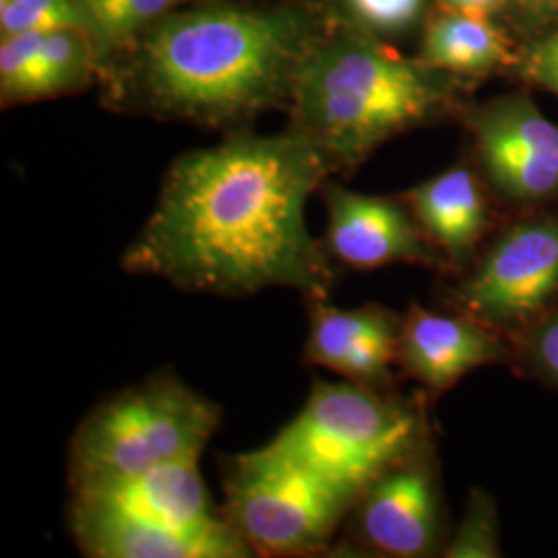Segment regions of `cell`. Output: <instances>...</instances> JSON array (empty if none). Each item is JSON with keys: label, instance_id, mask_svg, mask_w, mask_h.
<instances>
[{"label": "cell", "instance_id": "d6986e66", "mask_svg": "<svg viewBox=\"0 0 558 558\" xmlns=\"http://www.w3.org/2000/svg\"><path fill=\"white\" fill-rule=\"evenodd\" d=\"M442 557L447 558H497L500 557L499 519L493 499L474 488L465 505L463 518Z\"/></svg>", "mask_w": 558, "mask_h": 558}, {"label": "cell", "instance_id": "7a4b0ae2", "mask_svg": "<svg viewBox=\"0 0 558 558\" xmlns=\"http://www.w3.org/2000/svg\"><path fill=\"white\" fill-rule=\"evenodd\" d=\"M331 17L313 4L199 2L170 11L101 59L106 108L239 131L286 108L300 64Z\"/></svg>", "mask_w": 558, "mask_h": 558}, {"label": "cell", "instance_id": "6da1fadb", "mask_svg": "<svg viewBox=\"0 0 558 558\" xmlns=\"http://www.w3.org/2000/svg\"><path fill=\"white\" fill-rule=\"evenodd\" d=\"M319 151L286 129L234 133L170 166L140 234L124 248L133 276L226 299L286 288L329 299L336 260L306 226V203L329 179Z\"/></svg>", "mask_w": 558, "mask_h": 558}, {"label": "cell", "instance_id": "9a60e30c", "mask_svg": "<svg viewBox=\"0 0 558 558\" xmlns=\"http://www.w3.org/2000/svg\"><path fill=\"white\" fill-rule=\"evenodd\" d=\"M500 348L478 320L412 306L399 331L401 368L430 391H445L468 373L499 360Z\"/></svg>", "mask_w": 558, "mask_h": 558}, {"label": "cell", "instance_id": "30bf717a", "mask_svg": "<svg viewBox=\"0 0 558 558\" xmlns=\"http://www.w3.org/2000/svg\"><path fill=\"white\" fill-rule=\"evenodd\" d=\"M480 160L502 193L542 199L558 191V126L527 98L500 100L472 117Z\"/></svg>", "mask_w": 558, "mask_h": 558}, {"label": "cell", "instance_id": "5b68a950", "mask_svg": "<svg viewBox=\"0 0 558 558\" xmlns=\"http://www.w3.org/2000/svg\"><path fill=\"white\" fill-rule=\"evenodd\" d=\"M221 408L174 373H156L98 403L69 445V484L199 459Z\"/></svg>", "mask_w": 558, "mask_h": 558}, {"label": "cell", "instance_id": "2e32d148", "mask_svg": "<svg viewBox=\"0 0 558 558\" xmlns=\"http://www.w3.org/2000/svg\"><path fill=\"white\" fill-rule=\"evenodd\" d=\"M410 214L440 257L459 265L470 257L486 228L478 180L468 168H451L403 195Z\"/></svg>", "mask_w": 558, "mask_h": 558}, {"label": "cell", "instance_id": "3957f363", "mask_svg": "<svg viewBox=\"0 0 558 558\" xmlns=\"http://www.w3.org/2000/svg\"><path fill=\"white\" fill-rule=\"evenodd\" d=\"M447 75L399 57L380 38L329 21L300 64L286 110L329 172L359 168L377 147L439 117Z\"/></svg>", "mask_w": 558, "mask_h": 558}, {"label": "cell", "instance_id": "ba28073f", "mask_svg": "<svg viewBox=\"0 0 558 558\" xmlns=\"http://www.w3.org/2000/svg\"><path fill=\"white\" fill-rule=\"evenodd\" d=\"M348 523L352 538L371 553L396 558L433 555L440 538L439 486L424 451L368 484L354 500Z\"/></svg>", "mask_w": 558, "mask_h": 558}, {"label": "cell", "instance_id": "ac0fdd59", "mask_svg": "<svg viewBox=\"0 0 558 558\" xmlns=\"http://www.w3.org/2000/svg\"><path fill=\"white\" fill-rule=\"evenodd\" d=\"M101 59L126 48L177 7V0H75ZM101 64V62H100Z\"/></svg>", "mask_w": 558, "mask_h": 558}, {"label": "cell", "instance_id": "4fadbf2b", "mask_svg": "<svg viewBox=\"0 0 558 558\" xmlns=\"http://www.w3.org/2000/svg\"><path fill=\"white\" fill-rule=\"evenodd\" d=\"M399 331L401 319L377 304L339 308L329 299L311 300L304 362L341 379L385 387L398 362Z\"/></svg>", "mask_w": 558, "mask_h": 558}, {"label": "cell", "instance_id": "7402d4cb", "mask_svg": "<svg viewBox=\"0 0 558 558\" xmlns=\"http://www.w3.org/2000/svg\"><path fill=\"white\" fill-rule=\"evenodd\" d=\"M519 71L525 80L558 96V25L523 54Z\"/></svg>", "mask_w": 558, "mask_h": 558}, {"label": "cell", "instance_id": "7c38bea8", "mask_svg": "<svg viewBox=\"0 0 558 558\" xmlns=\"http://www.w3.org/2000/svg\"><path fill=\"white\" fill-rule=\"evenodd\" d=\"M71 534L92 558H251L253 548L223 518L197 527H174L71 507Z\"/></svg>", "mask_w": 558, "mask_h": 558}, {"label": "cell", "instance_id": "44dd1931", "mask_svg": "<svg viewBox=\"0 0 558 558\" xmlns=\"http://www.w3.org/2000/svg\"><path fill=\"white\" fill-rule=\"evenodd\" d=\"M338 4L339 20L383 38L416 25L426 0H338Z\"/></svg>", "mask_w": 558, "mask_h": 558}, {"label": "cell", "instance_id": "8fae6325", "mask_svg": "<svg viewBox=\"0 0 558 558\" xmlns=\"http://www.w3.org/2000/svg\"><path fill=\"white\" fill-rule=\"evenodd\" d=\"M71 507L161 525L197 527L223 519L203 482L199 459H182L133 474L87 480L71 486Z\"/></svg>", "mask_w": 558, "mask_h": 558}, {"label": "cell", "instance_id": "603a6c76", "mask_svg": "<svg viewBox=\"0 0 558 558\" xmlns=\"http://www.w3.org/2000/svg\"><path fill=\"white\" fill-rule=\"evenodd\" d=\"M532 352L539 368L558 380V315L544 320L532 338Z\"/></svg>", "mask_w": 558, "mask_h": 558}, {"label": "cell", "instance_id": "ffe728a7", "mask_svg": "<svg viewBox=\"0 0 558 558\" xmlns=\"http://www.w3.org/2000/svg\"><path fill=\"white\" fill-rule=\"evenodd\" d=\"M85 29L75 0H0V34Z\"/></svg>", "mask_w": 558, "mask_h": 558}, {"label": "cell", "instance_id": "d4e9b609", "mask_svg": "<svg viewBox=\"0 0 558 558\" xmlns=\"http://www.w3.org/2000/svg\"><path fill=\"white\" fill-rule=\"evenodd\" d=\"M527 20L548 23L558 17V0H511Z\"/></svg>", "mask_w": 558, "mask_h": 558}, {"label": "cell", "instance_id": "9c48e42d", "mask_svg": "<svg viewBox=\"0 0 558 558\" xmlns=\"http://www.w3.org/2000/svg\"><path fill=\"white\" fill-rule=\"evenodd\" d=\"M320 195L327 207L325 248L350 269L368 271L393 263L437 265L440 255L410 211L396 201L362 195L325 180Z\"/></svg>", "mask_w": 558, "mask_h": 558}, {"label": "cell", "instance_id": "5bb4252c", "mask_svg": "<svg viewBox=\"0 0 558 558\" xmlns=\"http://www.w3.org/2000/svg\"><path fill=\"white\" fill-rule=\"evenodd\" d=\"M100 50L83 29L21 32L0 41L2 108L77 94L98 83Z\"/></svg>", "mask_w": 558, "mask_h": 558}, {"label": "cell", "instance_id": "277c9868", "mask_svg": "<svg viewBox=\"0 0 558 558\" xmlns=\"http://www.w3.org/2000/svg\"><path fill=\"white\" fill-rule=\"evenodd\" d=\"M269 447L356 500L389 468L424 451V420L383 387L317 380Z\"/></svg>", "mask_w": 558, "mask_h": 558}, {"label": "cell", "instance_id": "cb8c5ba5", "mask_svg": "<svg viewBox=\"0 0 558 558\" xmlns=\"http://www.w3.org/2000/svg\"><path fill=\"white\" fill-rule=\"evenodd\" d=\"M437 4L440 11H447V13H461V15L490 20L505 7H509L511 0H437Z\"/></svg>", "mask_w": 558, "mask_h": 558}, {"label": "cell", "instance_id": "52a82bcc", "mask_svg": "<svg viewBox=\"0 0 558 558\" xmlns=\"http://www.w3.org/2000/svg\"><path fill=\"white\" fill-rule=\"evenodd\" d=\"M558 292V221L534 220L505 232L459 286L472 319L521 325Z\"/></svg>", "mask_w": 558, "mask_h": 558}, {"label": "cell", "instance_id": "484cf974", "mask_svg": "<svg viewBox=\"0 0 558 558\" xmlns=\"http://www.w3.org/2000/svg\"><path fill=\"white\" fill-rule=\"evenodd\" d=\"M191 2H193V4H199V2H209V0H177V7H179V4H191Z\"/></svg>", "mask_w": 558, "mask_h": 558}, {"label": "cell", "instance_id": "e0dca14e", "mask_svg": "<svg viewBox=\"0 0 558 558\" xmlns=\"http://www.w3.org/2000/svg\"><path fill=\"white\" fill-rule=\"evenodd\" d=\"M509 41L490 20L440 11L426 25L420 62L445 75H482L509 60Z\"/></svg>", "mask_w": 558, "mask_h": 558}, {"label": "cell", "instance_id": "8992f818", "mask_svg": "<svg viewBox=\"0 0 558 558\" xmlns=\"http://www.w3.org/2000/svg\"><path fill=\"white\" fill-rule=\"evenodd\" d=\"M223 495V518L255 557L325 555L354 505L269 445L226 461Z\"/></svg>", "mask_w": 558, "mask_h": 558}]
</instances>
